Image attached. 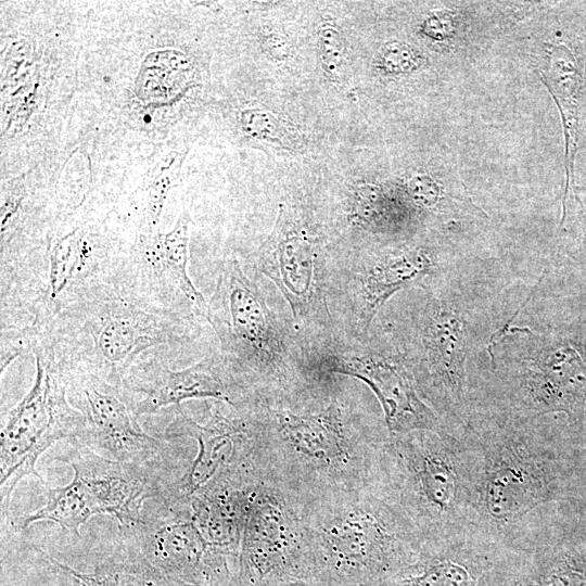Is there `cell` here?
<instances>
[{
	"label": "cell",
	"mask_w": 586,
	"mask_h": 586,
	"mask_svg": "<svg viewBox=\"0 0 586 586\" xmlns=\"http://www.w3.org/2000/svg\"><path fill=\"white\" fill-rule=\"evenodd\" d=\"M264 480L296 500L373 484L388 434L368 428L337 397L319 408L270 403L253 412Z\"/></svg>",
	"instance_id": "1"
},
{
	"label": "cell",
	"mask_w": 586,
	"mask_h": 586,
	"mask_svg": "<svg viewBox=\"0 0 586 586\" xmlns=\"http://www.w3.org/2000/svg\"><path fill=\"white\" fill-rule=\"evenodd\" d=\"M294 501L313 559L311 586H380L424 547L374 484Z\"/></svg>",
	"instance_id": "2"
},
{
	"label": "cell",
	"mask_w": 586,
	"mask_h": 586,
	"mask_svg": "<svg viewBox=\"0 0 586 586\" xmlns=\"http://www.w3.org/2000/svg\"><path fill=\"white\" fill-rule=\"evenodd\" d=\"M493 286L476 265L459 263L424 286L411 369L421 397L445 426L464 430L469 424L468 359L501 329Z\"/></svg>",
	"instance_id": "3"
},
{
	"label": "cell",
	"mask_w": 586,
	"mask_h": 586,
	"mask_svg": "<svg viewBox=\"0 0 586 586\" xmlns=\"http://www.w3.org/2000/svg\"><path fill=\"white\" fill-rule=\"evenodd\" d=\"M38 10L1 27V161L14 152L13 167L23 152L22 171L29 169L28 154L33 168L41 144L59 130L58 117L67 115L78 76L75 31L53 22L56 14Z\"/></svg>",
	"instance_id": "4"
},
{
	"label": "cell",
	"mask_w": 586,
	"mask_h": 586,
	"mask_svg": "<svg viewBox=\"0 0 586 586\" xmlns=\"http://www.w3.org/2000/svg\"><path fill=\"white\" fill-rule=\"evenodd\" d=\"M167 4V3H166ZM148 5L137 14L127 40L132 49L119 53L93 89L109 124L148 139L170 140L204 87V67L196 55L170 36V3Z\"/></svg>",
	"instance_id": "5"
},
{
	"label": "cell",
	"mask_w": 586,
	"mask_h": 586,
	"mask_svg": "<svg viewBox=\"0 0 586 586\" xmlns=\"http://www.w3.org/2000/svg\"><path fill=\"white\" fill-rule=\"evenodd\" d=\"M495 413L535 421L563 412L581 431L586 409V320L571 305L538 329L506 323L485 347Z\"/></svg>",
	"instance_id": "6"
},
{
	"label": "cell",
	"mask_w": 586,
	"mask_h": 586,
	"mask_svg": "<svg viewBox=\"0 0 586 586\" xmlns=\"http://www.w3.org/2000/svg\"><path fill=\"white\" fill-rule=\"evenodd\" d=\"M189 322L112 288L67 306L44 331L62 365L122 384L143 353L183 343Z\"/></svg>",
	"instance_id": "7"
},
{
	"label": "cell",
	"mask_w": 586,
	"mask_h": 586,
	"mask_svg": "<svg viewBox=\"0 0 586 586\" xmlns=\"http://www.w3.org/2000/svg\"><path fill=\"white\" fill-rule=\"evenodd\" d=\"M464 446L447 431L388 434L373 484L416 527L424 543L475 512L474 470Z\"/></svg>",
	"instance_id": "8"
},
{
	"label": "cell",
	"mask_w": 586,
	"mask_h": 586,
	"mask_svg": "<svg viewBox=\"0 0 586 586\" xmlns=\"http://www.w3.org/2000/svg\"><path fill=\"white\" fill-rule=\"evenodd\" d=\"M119 224L100 209H80L58 224L48 245L35 331H44L67 306L119 288L132 241Z\"/></svg>",
	"instance_id": "9"
},
{
	"label": "cell",
	"mask_w": 586,
	"mask_h": 586,
	"mask_svg": "<svg viewBox=\"0 0 586 586\" xmlns=\"http://www.w3.org/2000/svg\"><path fill=\"white\" fill-rule=\"evenodd\" d=\"M31 354L34 383L10 410L0 433V498L5 517L11 494L24 476L47 484L36 470L39 456L60 440L75 444L84 426L82 416L68 402L67 374L46 331L36 334Z\"/></svg>",
	"instance_id": "10"
},
{
	"label": "cell",
	"mask_w": 586,
	"mask_h": 586,
	"mask_svg": "<svg viewBox=\"0 0 586 586\" xmlns=\"http://www.w3.org/2000/svg\"><path fill=\"white\" fill-rule=\"evenodd\" d=\"M166 437H191L198 441L194 460L180 479L169 483L158 499L182 504L217 488H246L264 480V463L258 426L245 407L232 413L212 409L199 423L177 407L167 426Z\"/></svg>",
	"instance_id": "11"
},
{
	"label": "cell",
	"mask_w": 586,
	"mask_h": 586,
	"mask_svg": "<svg viewBox=\"0 0 586 586\" xmlns=\"http://www.w3.org/2000/svg\"><path fill=\"white\" fill-rule=\"evenodd\" d=\"M483 420L488 426H479L482 450L473 461L475 512L511 522L548 499L550 471L527 442L531 421L498 415Z\"/></svg>",
	"instance_id": "12"
},
{
	"label": "cell",
	"mask_w": 586,
	"mask_h": 586,
	"mask_svg": "<svg viewBox=\"0 0 586 586\" xmlns=\"http://www.w3.org/2000/svg\"><path fill=\"white\" fill-rule=\"evenodd\" d=\"M314 565L296 504L262 480L245 514L238 586H311Z\"/></svg>",
	"instance_id": "13"
},
{
	"label": "cell",
	"mask_w": 586,
	"mask_h": 586,
	"mask_svg": "<svg viewBox=\"0 0 586 586\" xmlns=\"http://www.w3.org/2000/svg\"><path fill=\"white\" fill-rule=\"evenodd\" d=\"M233 367L281 382V348L265 298L235 258H226L204 317Z\"/></svg>",
	"instance_id": "14"
},
{
	"label": "cell",
	"mask_w": 586,
	"mask_h": 586,
	"mask_svg": "<svg viewBox=\"0 0 586 586\" xmlns=\"http://www.w3.org/2000/svg\"><path fill=\"white\" fill-rule=\"evenodd\" d=\"M64 368L68 402L84 419L81 434L73 447H85L120 462L155 467L168 445L141 429L133 402L123 384H112L78 368Z\"/></svg>",
	"instance_id": "15"
},
{
	"label": "cell",
	"mask_w": 586,
	"mask_h": 586,
	"mask_svg": "<svg viewBox=\"0 0 586 586\" xmlns=\"http://www.w3.org/2000/svg\"><path fill=\"white\" fill-rule=\"evenodd\" d=\"M153 515L122 527L130 553L163 574L201 586H238L239 562L213 549L186 505L162 501Z\"/></svg>",
	"instance_id": "16"
},
{
	"label": "cell",
	"mask_w": 586,
	"mask_h": 586,
	"mask_svg": "<svg viewBox=\"0 0 586 586\" xmlns=\"http://www.w3.org/2000/svg\"><path fill=\"white\" fill-rule=\"evenodd\" d=\"M190 214L167 232L133 235L119 289L153 308L205 317L207 302L188 273Z\"/></svg>",
	"instance_id": "17"
},
{
	"label": "cell",
	"mask_w": 586,
	"mask_h": 586,
	"mask_svg": "<svg viewBox=\"0 0 586 586\" xmlns=\"http://www.w3.org/2000/svg\"><path fill=\"white\" fill-rule=\"evenodd\" d=\"M123 386L132 398L137 415H150L188 399L213 398L243 407V390L215 356H205L183 369L174 370L157 354L141 356L128 370Z\"/></svg>",
	"instance_id": "18"
},
{
	"label": "cell",
	"mask_w": 586,
	"mask_h": 586,
	"mask_svg": "<svg viewBox=\"0 0 586 586\" xmlns=\"http://www.w3.org/2000/svg\"><path fill=\"white\" fill-rule=\"evenodd\" d=\"M320 369L367 384L380 402L388 434L447 431L438 415L421 397L411 365L398 355L375 351L334 355L328 357Z\"/></svg>",
	"instance_id": "19"
},
{
	"label": "cell",
	"mask_w": 586,
	"mask_h": 586,
	"mask_svg": "<svg viewBox=\"0 0 586 586\" xmlns=\"http://www.w3.org/2000/svg\"><path fill=\"white\" fill-rule=\"evenodd\" d=\"M318 242L282 204L259 249L258 268L279 288L293 317L303 322L318 308Z\"/></svg>",
	"instance_id": "20"
},
{
	"label": "cell",
	"mask_w": 586,
	"mask_h": 586,
	"mask_svg": "<svg viewBox=\"0 0 586 586\" xmlns=\"http://www.w3.org/2000/svg\"><path fill=\"white\" fill-rule=\"evenodd\" d=\"M64 460L91 493L101 514L110 513L125 527L138 522L143 502L158 498L167 484L150 467L109 459L85 448L74 447Z\"/></svg>",
	"instance_id": "21"
},
{
	"label": "cell",
	"mask_w": 586,
	"mask_h": 586,
	"mask_svg": "<svg viewBox=\"0 0 586 586\" xmlns=\"http://www.w3.org/2000/svg\"><path fill=\"white\" fill-rule=\"evenodd\" d=\"M459 262L435 246H403L388 251L366 266L361 275L358 326L366 332L379 309L396 292L432 279Z\"/></svg>",
	"instance_id": "22"
},
{
	"label": "cell",
	"mask_w": 586,
	"mask_h": 586,
	"mask_svg": "<svg viewBox=\"0 0 586 586\" xmlns=\"http://www.w3.org/2000/svg\"><path fill=\"white\" fill-rule=\"evenodd\" d=\"M188 150L184 143L174 138L153 152L151 166L132 196L130 218L133 235L160 231L158 225L167 196L179 181Z\"/></svg>",
	"instance_id": "23"
},
{
	"label": "cell",
	"mask_w": 586,
	"mask_h": 586,
	"mask_svg": "<svg viewBox=\"0 0 586 586\" xmlns=\"http://www.w3.org/2000/svg\"><path fill=\"white\" fill-rule=\"evenodd\" d=\"M46 487L47 502L40 509L20 515L11 521L12 527L22 531L36 521L49 520L59 523L64 530L79 534V528L92 515L100 514L91 493L86 485L74 475L65 486Z\"/></svg>",
	"instance_id": "24"
},
{
	"label": "cell",
	"mask_w": 586,
	"mask_h": 586,
	"mask_svg": "<svg viewBox=\"0 0 586 586\" xmlns=\"http://www.w3.org/2000/svg\"><path fill=\"white\" fill-rule=\"evenodd\" d=\"M36 549L47 560L76 578L81 586H201L169 577L133 553H130L126 560L105 562L92 572L84 573Z\"/></svg>",
	"instance_id": "25"
},
{
	"label": "cell",
	"mask_w": 586,
	"mask_h": 586,
	"mask_svg": "<svg viewBox=\"0 0 586 586\" xmlns=\"http://www.w3.org/2000/svg\"><path fill=\"white\" fill-rule=\"evenodd\" d=\"M241 135L257 146L283 151H301L304 143L302 131L286 118L264 107L246 106L237 113Z\"/></svg>",
	"instance_id": "26"
},
{
	"label": "cell",
	"mask_w": 586,
	"mask_h": 586,
	"mask_svg": "<svg viewBox=\"0 0 586 586\" xmlns=\"http://www.w3.org/2000/svg\"><path fill=\"white\" fill-rule=\"evenodd\" d=\"M470 576L464 568L448 560L419 558L380 586H469Z\"/></svg>",
	"instance_id": "27"
},
{
	"label": "cell",
	"mask_w": 586,
	"mask_h": 586,
	"mask_svg": "<svg viewBox=\"0 0 586 586\" xmlns=\"http://www.w3.org/2000/svg\"><path fill=\"white\" fill-rule=\"evenodd\" d=\"M317 36L320 63L326 76L334 84L341 82L346 67V43L341 29L332 23H323Z\"/></svg>",
	"instance_id": "28"
},
{
	"label": "cell",
	"mask_w": 586,
	"mask_h": 586,
	"mask_svg": "<svg viewBox=\"0 0 586 586\" xmlns=\"http://www.w3.org/2000/svg\"><path fill=\"white\" fill-rule=\"evenodd\" d=\"M385 212L386 201L380 188L370 183L354 186L349 212L354 224L370 225L379 220Z\"/></svg>",
	"instance_id": "29"
},
{
	"label": "cell",
	"mask_w": 586,
	"mask_h": 586,
	"mask_svg": "<svg viewBox=\"0 0 586 586\" xmlns=\"http://www.w3.org/2000/svg\"><path fill=\"white\" fill-rule=\"evenodd\" d=\"M377 65L383 73L400 74L415 69L418 61L408 46L393 42L382 48Z\"/></svg>",
	"instance_id": "30"
},
{
	"label": "cell",
	"mask_w": 586,
	"mask_h": 586,
	"mask_svg": "<svg viewBox=\"0 0 586 586\" xmlns=\"http://www.w3.org/2000/svg\"><path fill=\"white\" fill-rule=\"evenodd\" d=\"M407 194L410 201L418 207L432 211L444 199L443 192L428 177H412L407 183Z\"/></svg>",
	"instance_id": "31"
},
{
	"label": "cell",
	"mask_w": 586,
	"mask_h": 586,
	"mask_svg": "<svg viewBox=\"0 0 586 586\" xmlns=\"http://www.w3.org/2000/svg\"><path fill=\"white\" fill-rule=\"evenodd\" d=\"M265 39V47L270 54L278 59H283L286 56L288 49L282 37L273 34Z\"/></svg>",
	"instance_id": "32"
},
{
	"label": "cell",
	"mask_w": 586,
	"mask_h": 586,
	"mask_svg": "<svg viewBox=\"0 0 586 586\" xmlns=\"http://www.w3.org/2000/svg\"><path fill=\"white\" fill-rule=\"evenodd\" d=\"M586 229V226H585ZM586 232V231H585ZM573 268L579 272L581 277H586V235L583 242V249L573 257Z\"/></svg>",
	"instance_id": "33"
},
{
	"label": "cell",
	"mask_w": 586,
	"mask_h": 586,
	"mask_svg": "<svg viewBox=\"0 0 586 586\" xmlns=\"http://www.w3.org/2000/svg\"><path fill=\"white\" fill-rule=\"evenodd\" d=\"M581 292H578L577 301H574L572 305L583 315L586 320V278L581 277Z\"/></svg>",
	"instance_id": "34"
}]
</instances>
